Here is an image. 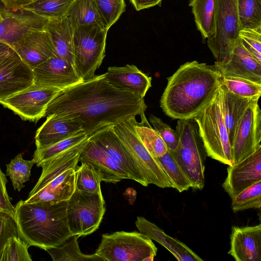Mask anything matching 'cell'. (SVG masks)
<instances>
[{"label": "cell", "mask_w": 261, "mask_h": 261, "mask_svg": "<svg viewBox=\"0 0 261 261\" xmlns=\"http://www.w3.org/2000/svg\"><path fill=\"white\" fill-rule=\"evenodd\" d=\"M231 199V209L234 212L250 208H260L261 180L245 189Z\"/></svg>", "instance_id": "74e56055"}, {"label": "cell", "mask_w": 261, "mask_h": 261, "mask_svg": "<svg viewBox=\"0 0 261 261\" xmlns=\"http://www.w3.org/2000/svg\"><path fill=\"white\" fill-rule=\"evenodd\" d=\"M81 132H84L81 123L76 118L50 115L36 131V149H44Z\"/></svg>", "instance_id": "ffe728a7"}, {"label": "cell", "mask_w": 261, "mask_h": 261, "mask_svg": "<svg viewBox=\"0 0 261 261\" xmlns=\"http://www.w3.org/2000/svg\"><path fill=\"white\" fill-rule=\"evenodd\" d=\"M149 120L153 129L164 141L168 149L174 151L179 143V137L176 131L154 115H150Z\"/></svg>", "instance_id": "b9f144b4"}, {"label": "cell", "mask_w": 261, "mask_h": 261, "mask_svg": "<svg viewBox=\"0 0 261 261\" xmlns=\"http://www.w3.org/2000/svg\"><path fill=\"white\" fill-rule=\"evenodd\" d=\"M74 0H35L21 9L47 19H58L66 16Z\"/></svg>", "instance_id": "1f68e13d"}, {"label": "cell", "mask_w": 261, "mask_h": 261, "mask_svg": "<svg viewBox=\"0 0 261 261\" xmlns=\"http://www.w3.org/2000/svg\"><path fill=\"white\" fill-rule=\"evenodd\" d=\"M66 16L73 29L79 26L92 24L107 29L93 0H74Z\"/></svg>", "instance_id": "83f0119b"}, {"label": "cell", "mask_w": 261, "mask_h": 261, "mask_svg": "<svg viewBox=\"0 0 261 261\" xmlns=\"http://www.w3.org/2000/svg\"><path fill=\"white\" fill-rule=\"evenodd\" d=\"M222 90L220 87L212 101L194 118L207 155L232 166L231 145L222 110Z\"/></svg>", "instance_id": "5b68a950"}, {"label": "cell", "mask_w": 261, "mask_h": 261, "mask_svg": "<svg viewBox=\"0 0 261 261\" xmlns=\"http://www.w3.org/2000/svg\"><path fill=\"white\" fill-rule=\"evenodd\" d=\"M241 30L237 0H215L214 32L207 39V46L216 60L214 65H220L229 58Z\"/></svg>", "instance_id": "ba28073f"}, {"label": "cell", "mask_w": 261, "mask_h": 261, "mask_svg": "<svg viewBox=\"0 0 261 261\" xmlns=\"http://www.w3.org/2000/svg\"><path fill=\"white\" fill-rule=\"evenodd\" d=\"M261 180V146L253 153L227 168L222 186L232 198L242 191Z\"/></svg>", "instance_id": "2e32d148"}, {"label": "cell", "mask_w": 261, "mask_h": 261, "mask_svg": "<svg viewBox=\"0 0 261 261\" xmlns=\"http://www.w3.org/2000/svg\"><path fill=\"white\" fill-rule=\"evenodd\" d=\"M213 65L222 76L240 77L261 84V63L245 48L240 37L228 60Z\"/></svg>", "instance_id": "d6986e66"}, {"label": "cell", "mask_w": 261, "mask_h": 261, "mask_svg": "<svg viewBox=\"0 0 261 261\" xmlns=\"http://www.w3.org/2000/svg\"><path fill=\"white\" fill-rule=\"evenodd\" d=\"M11 47L8 45L0 42V57L8 54Z\"/></svg>", "instance_id": "681fc988"}, {"label": "cell", "mask_w": 261, "mask_h": 261, "mask_svg": "<svg viewBox=\"0 0 261 261\" xmlns=\"http://www.w3.org/2000/svg\"><path fill=\"white\" fill-rule=\"evenodd\" d=\"M237 6L241 30L261 27V0H237Z\"/></svg>", "instance_id": "836d02e7"}, {"label": "cell", "mask_w": 261, "mask_h": 261, "mask_svg": "<svg viewBox=\"0 0 261 261\" xmlns=\"http://www.w3.org/2000/svg\"><path fill=\"white\" fill-rule=\"evenodd\" d=\"M79 162L91 165L99 174L101 181L115 184L122 179H130L122 166L90 136L81 152Z\"/></svg>", "instance_id": "ac0fdd59"}, {"label": "cell", "mask_w": 261, "mask_h": 261, "mask_svg": "<svg viewBox=\"0 0 261 261\" xmlns=\"http://www.w3.org/2000/svg\"><path fill=\"white\" fill-rule=\"evenodd\" d=\"M220 87L222 90V113L231 145L241 117L251 101L256 99L238 96Z\"/></svg>", "instance_id": "4316f807"}, {"label": "cell", "mask_w": 261, "mask_h": 261, "mask_svg": "<svg viewBox=\"0 0 261 261\" xmlns=\"http://www.w3.org/2000/svg\"><path fill=\"white\" fill-rule=\"evenodd\" d=\"M172 183L173 188L182 192L192 188V184L172 151L168 150L163 155L155 158Z\"/></svg>", "instance_id": "d6a6232c"}, {"label": "cell", "mask_w": 261, "mask_h": 261, "mask_svg": "<svg viewBox=\"0 0 261 261\" xmlns=\"http://www.w3.org/2000/svg\"><path fill=\"white\" fill-rule=\"evenodd\" d=\"M2 18V15L1 13V10L0 9V20Z\"/></svg>", "instance_id": "f907efd6"}, {"label": "cell", "mask_w": 261, "mask_h": 261, "mask_svg": "<svg viewBox=\"0 0 261 261\" xmlns=\"http://www.w3.org/2000/svg\"><path fill=\"white\" fill-rule=\"evenodd\" d=\"M158 248L152 240L137 231H116L102 235L94 253L103 261H145L155 256Z\"/></svg>", "instance_id": "9c48e42d"}, {"label": "cell", "mask_w": 261, "mask_h": 261, "mask_svg": "<svg viewBox=\"0 0 261 261\" xmlns=\"http://www.w3.org/2000/svg\"><path fill=\"white\" fill-rule=\"evenodd\" d=\"M221 77L214 65L197 61L183 64L167 78L161 109L173 119H194L215 97Z\"/></svg>", "instance_id": "7a4b0ae2"}, {"label": "cell", "mask_w": 261, "mask_h": 261, "mask_svg": "<svg viewBox=\"0 0 261 261\" xmlns=\"http://www.w3.org/2000/svg\"><path fill=\"white\" fill-rule=\"evenodd\" d=\"M67 201H18L15 219L19 237L29 245L42 249L60 245L72 234L67 220Z\"/></svg>", "instance_id": "3957f363"}, {"label": "cell", "mask_w": 261, "mask_h": 261, "mask_svg": "<svg viewBox=\"0 0 261 261\" xmlns=\"http://www.w3.org/2000/svg\"><path fill=\"white\" fill-rule=\"evenodd\" d=\"M35 164L33 159L24 160L22 153H20L7 165L6 174L10 177L14 190L19 192L24 187L23 184L29 180L31 169Z\"/></svg>", "instance_id": "d590c367"}, {"label": "cell", "mask_w": 261, "mask_h": 261, "mask_svg": "<svg viewBox=\"0 0 261 261\" xmlns=\"http://www.w3.org/2000/svg\"><path fill=\"white\" fill-rule=\"evenodd\" d=\"M140 121L134 120V128L136 135L142 144L154 158L164 155L168 148L159 134L150 125L145 113L140 116Z\"/></svg>", "instance_id": "f1b7e54d"}, {"label": "cell", "mask_w": 261, "mask_h": 261, "mask_svg": "<svg viewBox=\"0 0 261 261\" xmlns=\"http://www.w3.org/2000/svg\"><path fill=\"white\" fill-rule=\"evenodd\" d=\"M7 179L0 168V210L9 213L15 218V207L10 201L6 189Z\"/></svg>", "instance_id": "f6af8a7d"}, {"label": "cell", "mask_w": 261, "mask_h": 261, "mask_svg": "<svg viewBox=\"0 0 261 261\" xmlns=\"http://www.w3.org/2000/svg\"><path fill=\"white\" fill-rule=\"evenodd\" d=\"M104 74L107 81L113 87L142 98L151 86V77L134 65L109 67Z\"/></svg>", "instance_id": "603a6c76"}, {"label": "cell", "mask_w": 261, "mask_h": 261, "mask_svg": "<svg viewBox=\"0 0 261 261\" xmlns=\"http://www.w3.org/2000/svg\"><path fill=\"white\" fill-rule=\"evenodd\" d=\"M83 148L78 144L39 164L42 173L24 202L67 201L75 189V170Z\"/></svg>", "instance_id": "277c9868"}, {"label": "cell", "mask_w": 261, "mask_h": 261, "mask_svg": "<svg viewBox=\"0 0 261 261\" xmlns=\"http://www.w3.org/2000/svg\"><path fill=\"white\" fill-rule=\"evenodd\" d=\"M12 48L32 69L48 60L54 52L50 35L46 30L31 32Z\"/></svg>", "instance_id": "7402d4cb"}, {"label": "cell", "mask_w": 261, "mask_h": 261, "mask_svg": "<svg viewBox=\"0 0 261 261\" xmlns=\"http://www.w3.org/2000/svg\"><path fill=\"white\" fill-rule=\"evenodd\" d=\"M137 11L160 5L162 0H129Z\"/></svg>", "instance_id": "c3c4849f"}, {"label": "cell", "mask_w": 261, "mask_h": 261, "mask_svg": "<svg viewBox=\"0 0 261 261\" xmlns=\"http://www.w3.org/2000/svg\"><path fill=\"white\" fill-rule=\"evenodd\" d=\"M105 201L101 192L86 193L75 189L67 200L68 227L72 235L84 236L96 230L105 215Z\"/></svg>", "instance_id": "8fae6325"}, {"label": "cell", "mask_w": 261, "mask_h": 261, "mask_svg": "<svg viewBox=\"0 0 261 261\" xmlns=\"http://www.w3.org/2000/svg\"><path fill=\"white\" fill-rule=\"evenodd\" d=\"M89 136L84 132H81L44 149H36L33 159L38 167L41 163L75 146L87 139Z\"/></svg>", "instance_id": "8d00e7d4"}, {"label": "cell", "mask_w": 261, "mask_h": 261, "mask_svg": "<svg viewBox=\"0 0 261 261\" xmlns=\"http://www.w3.org/2000/svg\"><path fill=\"white\" fill-rule=\"evenodd\" d=\"M114 160L119 163L128 174L130 179L143 186L147 185L137 164L113 126L101 128L90 136Z\"/></svg>", "instance_id": "e0dca14e"}, {"label": "cell", "mask_w": 261, "mask_h": 261, "mask_svg": "<svg viewBox=\"0 0 261 261\" xmlns=\"http://www.w3.org/2000/svg\"><path fill=\"white\" fill-rule=\"evenodd\" d=\"M108 30L94 24L73 29L74 68L83 81L93 77L102 63Z\"/></svg>", "instance_id": "52a82bcc"}, {"label": "cell", "mask_w": 261, "mask_h": 261, "mask_svg": "<svg viewBox=\"0 0 261 261\" xmlns=\"http://www.w3.org/2000/svg\"><path fill=\"white\" fill-rule=\"evenodd\" d=\"M220 86L238 96L259 99L261 95V84L236 77L222 76Z\"/></svg>", "instance_id": "e575fe53"}, {"label": "cell", "mask_w": 261, "mask_h": 261, "mask_svg": "<svg viewBox=\"0 0 261 261\" xmlns=\"http://www.w3.org/2000/svg\"><path fill=\"white\" fill-rule=\"evenodd\" d=\"M81 236L72 235L60 245L45 249L54 261H103L96 255L81 252L77 240Z\"/></svg>", "instance_id": "f546056e"}, {"label": "cell", "mask_w": 261, "mask_h": 261, "mask_svg": "<svg viewBox=\"0 0 261 261\" xmlns=\"http://www.w3.org/2000/svg\"><path fill=\"white\" fill-rule=\"evenodd\" d=\"M5 9L11 11H17L32 3L35 0H0Z\"/></svg>", "instance_id": "7dc6e473"}, {"label": "cell", "mask_w": 261, "mask_h": 261, "mask_svg": "<svg viewBox=\"0 0 261 261\" xmlns=\"http://www.w3.org/2000/svg\"><path fill=\"white\" fill-rule=\"evenodd\" d=\"M146 108L144 98L113 87L102 74L61 90L48 104L45 116L75 118L90 136L101 128L140 116Z\"/></svg>", "instance_id": "6da1fadb"}, {"label": "cell", "mask_w": 261, "mask_h": 261, "mask_svg": "<svg viewBox=\"0 0 261 261\" xmlns=\"http://www.w3.org/2000/svg\"><path fill=\"white\" fill-rule=\"evenodd\" d=\"M61 90L33 83L0 100V104L24 120L37 122L45 116L48 104Z\"/></svg>", "instance_id": "7c38bea8"}, {"label": "cell", "mask_w": 261, "mask_h": 261, "mask_svg": "<svg viewBox=\"0 0 261 261\" xmlns=\"http://www.w3.org/2000/svg\"><path fill=\"white\" fill-rule=\"evenodd\" d=\"M228 253L237 261L261 260V224L233 226Z\"/></svg>", "instance_id": "44dd1931"}, {"label": "cell", "mask_w": 261, "mask_h": 261, "mask_svg": "<svg viewBox=\"0 0 261 261\" xmlns=\"http://www.w3.org/2000/svg\"><path fill=\"white\" fill-rule=\"evenodd\" d=\"M239 36L245 48L261 63V27L241 29Z\"/></svg>", "instance_id": "7bdbcfd3"}, {"label": "cell", "mask_w": 261, "mask_h": 261, "mask_svg": "<svg viewBox=\"0 0 261 261\" xmlns=\"http://www.w3.org/2000/svg\"><path fill=\"white\" fill-rule=\"evenodd\" d=\"M33 83L62 90L83 82L74 67L54 53L46 61L33 69Z\"/></svg>", "instance_id": "9a60e30c"}, {"label": "cell", "mask_w": 261, "mask_h": 261, "mask_svg": "<svg viewBox=\"0 0 261 261\" xmlns=\"http://www.w3.org/2000/svg\"><path fill=\"white\" fill-rule=\"evenodd\" d=\"M101 178L90 164L82 163L75 170V189L83 192H101Z\"/></svg>", "instance_id": "f35d334b"}, {"label": "cell", "mask_w": 261, "mask_h": 261, "mask_svg": "<svg viewBox=\"0 0 261 261\" xmlns=\"http://www.w3.org/2000/svg\"><path fill=\"white\" fill-rule=\"evenodd\" d=\"M258 100L251 101L241 117L231 144L233 164L261 146V110Z\"/></svg>", "instance_id": "4fadbf2b"}, {"label": "cell", "mask_w": 261, "mask_h": 261, "mask_svg": "<svg viewBox=\"0 0 261 261\" xmlns=\"http://www.w3.org/2000/svg\"><path fill=\"white\" fill-rule=\"evenodd\" d=\"M12 237H19L15 219L9 213L0 211V256L6 243Z\"/></svg>", "instance_id": "ee69618b"}, {"label": "cell", "mask_w": 261, "mask_h": 261, "mask_svg": "<svg viewBox=\"0 0 261 261\" xmlns=\"http://www.w3.org/2000/svg\"><path fill=\"white\" fill-rule=\"evenodd\" d=\"M1 13L0 42L12 48L31 32L45 30L49 20L23 9L11 11L5 9L1 10Z\"/></svg>", "instance_id": "5bb4252c"}, {"label": "cell", "mask_w": 261, "mask_h": 261, "mask_svg": "<svg viewBox=\"0 0 261 261\" xmlns=\"http://www.w3.org/2000/svg\"><path fill=\"white\" fill-rule=\"evenodd\" d=\"M135 224L140 232L163 246L178 260H203L184 243L168 236L162 229L145 218L137 217Z\"/></svg>", "instance_id": "cb8c5ba5"}, {"label": "cell", "mask_w": 261, "mask_h": 261, "mask_svg": "<svg viewBox=\"0 0 261 261\" xmlns=\"http://www.w3.org/2000/svg\"><path fill=\"white\" fill-rule=\"evenodd\" d=\"M31 85L25 84L0 83V100L22 90Z\"/></svg>", "instance_id": "bcb514c9"}, {"label": "cell", "mask_w": 261, "mask_h": 261, "mask_svg": "<svg viewBox=\"0 0 261 261\" xmlns=\"http://www.w3.org/2000/svg\"><path fill=\"white\" fill-rule=\"evenodd\" d=\"M136 116L113 126L115 133L127 148L148 185H154L161 188L173 186L156 159L147 150L136 134Z\"/></svg>", "instance_id": "30bf717a"}, {"label": "cell", "mask_w": 261, "mask_h": 261, "mask_svg": "<svg viewBox=\"0 0 261 261\" xmlns=\"http://www.w3.org/2000/svg\"><path fill=\"white\" fill-rule=\"evenodd\" d=\"M215 4V0H192L189 4L197 28L204 41L214 32Z\"/></svg>", "instance_id": "4dcf8cb0"}, {"label": "cell", "mask_w": 261, "mask_h": 261, "mask_svg": "<svg viewBox=\"0 0 261 261\" xmlns=\"http://www.w3.org/2000/svg\"><path fill=\"white\" fill-rule=\"evenodd\" d=\"M54 46V53L74 67L73 28L68 18L49 19L45 28Z\"/></svg>", "instance_id": "d4e9b609"}, {"label": "cell", "mask_w": 261, "mask_h": 261, "mask_svg": "<svg viewBox=\"0 0 261 261\" xmlns=\"http://www.w3.org/2000/svg\"><path fill=\"white\" fill-rule=\"evenodd\" d=\"M30 246L19 237L10 238L0 256V261H32L28 249Z\"/></svg>", "instance_id": "ab89813d"}, {"label": "cell", "mask_w": 261, "mask_h": 261, "mask_svg": "<svg viewBox=\"0 0 261 261\" xmlns=\"http://www.w3.org/2000/svg\"><path fill=\"white\" fill-rule=\"evenodd\" d=\"M175 130L179 137L176 149L172 151L188 176L192 188L202 190L205 183V161L207 155L194 119L178 120Z\"/></svg>", "instance_id": "8992f818"}, {"label": "cell", "mask_w": 261, "mask_h": 261, "mask_svg": "<svg viewBox=\"0 0 261 261\" xmlns=\"http://www.w3.org/2000/svg\"><path fill=\"white\" fill-rule=\"evenodd\" d=\"M106 28L109 29L125 11L124 0H93Z\"/></svg>", "instance_id": "60d3db41"}, {"label": "cell", "mask_w": 261, "mask_h": 261, "mask_svg": "<svg viewBox=\"0 0 261 261\" xmlns=\"http://www.w3.org/2000/svg\"><path fill=\"white\" fill-rule=\"evenodd\" d=\"M0 211H2V210H0Z\"/></svg>", "instance_id": "816d5d0a"}, {"label": "cell", "mask_w": 261, "mask_h": 261, "mask_svg": "<svg viewBox=\"0 0 261 261\" xmlns=\"http://www.w3.org/2000/svg\"><path fill=\"white\" fill-rule=\"evenodd\" d=\"M0 83H33V69L12 47L8 54L0 57Z\"/></svg>", "instance_id": "484cf974"}]
</instances>
